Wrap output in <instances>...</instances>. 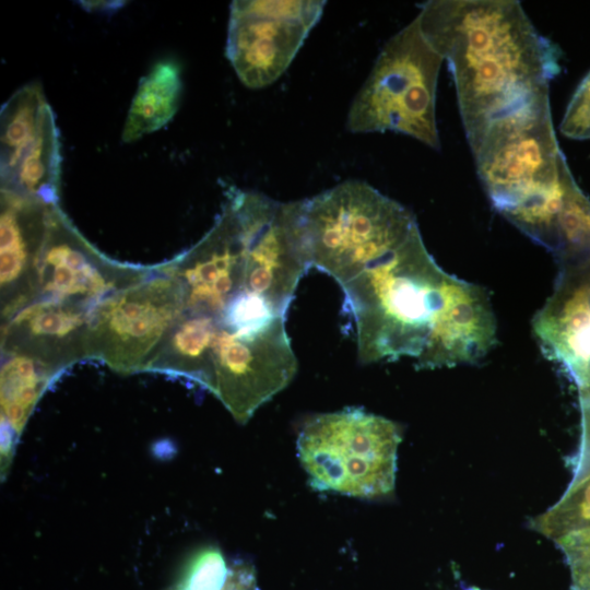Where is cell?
Segmentation results:
<instances>
[{
    "mask_svg": "<svg viewBox=\"0 0 590 590\" xmlns=\"http://www.w3.org/2000/svg\"><path fill=\"white\" fill-rule=\"evenodd\" d=\"M308 269L269 228L256 229L245 250L206 259L182 279L180 312L148 371L191 379L247 423L297 371L286 312Z\"/></svg>",
    "mask_w": 590,
    "mask_h": 590,
    "instance_id": "1",
    "label": "cell"
},
{
    "mask_svg": "<svg viewBox=\"0 0 590 590\" xmlns=\"http://www.w3.org/2000/svg\"><path fill=\"white\" fill-rule=\"evenodd\" d=\"M421 30L448 61L469 145L486 126L560 71L559 47L514 0H430L420 5Z\"/></svg>",
    "mask_w": 590,
    "mask_h": 590,
    "instance_id": "2",
    "label": "cell"
},
{
    "mask_svg": "<svg viewBox=\"0 0 590 590\" xmlns=\"http://www.w3.org/2000/svg\"><path fill=\"white\" fill-rule=\"evenodd\" d=\"M448 273L427 251L420 229L403 245L364 264L340 285L355 323L362 363L423 354L441 306Z\"/></svg>",
    "mask_w": 590,
    "mask_h": 590,
    "instance_id": "3",
    "label": "cell"
},
{
    "mask_svg": "<svg viewBox=\"0 0 590 590\" xmlns=\"http://www.w3.org/2000/svg\"><path fill=\"white\" fill-rule=\"evenodd\" d=\"M288 205L309 268L339 285L420 229L410 210L362 180H346Z\"/></svg>",
    "mask_w": 590,
    "mask_h": 590,
    "instance_id": "4",
    "label": "cell"
},
{
    "mask_svg": "<svg viewBox=\"0 0 590 590\" xmlns=\"http://www.w3.org/2000/svg\"><path fill=\"white\" fill-rule=\"evenodd\" d=\"M470 149L489 201L508 221L544 209L570 173L556 139L550 90L494 118Z\"/></svg>",
    "mask_w": 590,
    "mask_h": 590,
    "instance_id": "5",
    "label": "cell"
},
{
    "mask_svg": "<svg viewBox=\"0 0 590 590\" xmlns=\"http://www.w3.org/2000/svg\"><path fill=\"white\" fill-rule=\"evenodd\" d=\"M401 439L397 423L347 408L309 418L297 452L314 489L375 499L394 489Z\"/></svg>",
    "mask_w": 590,
    "mask_h": 590,
    "instance_id": "6",
    "label": "cell"
},
{
    "mask_svg": "<svg viewBox=\"0 0 590 590\" xmlns=\"http://www.w3.org/2000/svg\"><path fill=\"white\" fill-rule=\"evenodd\" d=\"M442 62L416 15L382 47L350 107L347 130L393 131L439 151L436 88Z\"/></svg>",
    "mask_w": 590,
    "mask_h": 590,
    "instance_id": "7",
    "label": "cell"
},
{
    "mask_svg": "<svg viewBox=\"0 0 590 590\" xmlns=\"http://www.w3.org/2000/svg\"><path fill=\"white\" fill-rule=\"evenodd\" d=\"M181 307L177 280L163 264L144 281L103 299L92 311L86 356L119 374L146 371Z\"/></svg>",
    "mask_w": 590,
    "mask_h": 590,
    "instance_id": "8",
    "label": "cell"
},
{
    "mask_svg": "<svg viewBox=\"0 0 590 590\" xmlns=\"http://www.w3.org/2000/svg\"><path fill=\"white\" fill-rule=\"evenodd\" d=\"M326 1L243 0L231 4L226 56L239 80L261 88L288 68Z\"/></svg>",
    "mask_w": 590,
    "mask_h": 590,
    "instance_id": "9",
    "label": "cell"
},
{
    "mask_svg": "<svg viewBox=\"0 0 590 590\" xmlns=\"http://www.w3.org/2000/svg\"><path fill=\"white\" fill-rule=\"evenodd\" d=\"M1 191L58 204L59 135L42 85L30 83L2 106Z\"/></svg>",
    "mask_w": 590,
    "mask_h": 590,
    "instance_id": "10",
    "label": "cell"
},
{
    "mask_svg": "<svg viewBox=\"0 0 590 590\" xmlns=\"http://www.w3.org/2000/svg\"><path fill=\"white\" fill-rule=\"evenodd\" d=\"M153 270L111 261L79 233L58 204H54L37 263L34 299L76 302L96 307L109 295L144 281Z\"/></svg>",
    "mask_w": 590,
    "mask_h": 590,
    "instance_id": "11",
    "label": "cell"
},
{
    "mask_svg": "<svg viewBox=\"0 0 590 590\" xmlns=\"http://www.w3.org/2000/svg\"><path fill=\"white\" fill-rule=\"evenodd\" d=\"M558 267L554 291L532 326L544 353L580 388L590 380V256Z\"/></svg>",
    "mask_w": 590,
    "mask_h": 590,
    "instance_id": "12",
    "label": "cell"
},
{
    "mask_svg": "<svg viewBox=\"0 0 590 590\" xmlns=\"http://www.w3.org/2000/svg\"><path fill=\"white\" fill-rule=\"evenodd\" d=\"M496 320L482 286L448 273L441 306L417 368L475 363L496 344Z\"/></svg>",
    "mask_w": 590,
    "mask_h": 590,
    "instance_id": "13",
    "label": "cell"
},
{
    "mask_svg": "<svg viewBox=\"0 0 590 590\" xmlns=\"http://www.w3.org/2000/svg\"><path fill=\"white\" fill-rule=\"evenodd\" d=\"M95 307L38 298L1 324V354L36 358L58 374L87 357L90 318Z\"/></svg>",
    "mask_w": 590,
    "mask_h": 590,
    "instance_id": "14",
    "label": "cell"
},
{
    "mask_svg": "<svg viewBox=\"0 0 590 590\" xmlns=\"http://www.w3.org/2000/svg\"><path fill=\"white\" fill-rule=\"evenodd\" d=\"M54 204L1 191V324L28 305L36 293V270Z\"/></svg>",
    "mask_w": 590,
    "mask_h": 590,
    "instance_id": "15",
    "label": "cell"
},
{
    "mask_svg": "<svg viewBox=\"0 0 590 590\" xmlns=\"http://www.w3.org/2000/svg\"><path fill=\"white\" fill-rule=\"evenodd\" d=\"M1 480L8 476L21 434L36 403L58 375L43 362L21 354H1Z\"/></svg>",
    "mask_w": 590,
    "mask_h": 590,
    "instance_id": "16",
    "label": "cell"
},
{
    "mask_svg": "<svg viewBox=\"0 0 590 590\" xmlns=\"http://www.w3.org/2000/svg\"><path fill=\"white\" fill-rule=\"evenodd\" d=\"M181 94L180 67L173 59L155 63L139 82L122 131L133 142L163 128L176 114Z\"/></svg>",
    "mask_w": 590,
    "mask_h": 590,
    "instance_id": "17",
    "label": "cell"
},
{
    "mask_svg": "<svg viewBox=\"0 0 590 590\" xmlns=\"http://www.w3.org/2000/svg\"><path fill=\"white\" fill-rule=\"evenodd\" d=\"M232 570L216 546L194 552L184 565L176 581L167 590H224Z\"/></svg>",
    "mask_w": 590,
    "mask_h": 590,
    "instance_id": "18",
    "label": "cell"
},
{
    "mask_svg": "<svg viewBox=\"0 0 590 590\" xmlns=\"http://www.w3.org/2000/svg\"><path fill=\"white\" fill-rule=\"evenodd\" d=\"M559 131L569 139H590V71L571 96L559 125Z\"/></svg>",
    "mask_w": 590,
    "mask_h": 590,
    "instance_id": "19",
    "label": "cell"
},
{
    "mask_svg": "<svg viewBox=\"0 0 590 590\" xmlns=\"http://www.w3.org/2000/svg\"><path fill=\"white\" fill-rule=\"evenodd\" d=\"M571 568V590H590V544L568 550Z\"/></svg>",
    "mask_w": 590,
    "mask_h": 590,
    "instance_id": "20",
    "label": "cell"
}]
</instances>
